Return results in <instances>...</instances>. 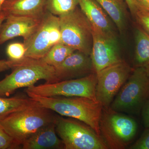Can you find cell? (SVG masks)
Masks as SVG:
<instances>
[{
  "label": "cell",
  "mask_w": 149,
  "mask_h": 149,
  "mask_svg": "<svg viewBox=\"0 0 149 149\" xmlns=\"http://www.w3.org/2000/svg\"><path fill=\"white\" fill-rule=\"evenodd\" d=\"M26 93L30 99L60 115L84 123L100 136V122L103 106L97 101L84 97H46Z\"/></svg>",
  "instance_id": "1"
},
{
  "label": "cell",
  "mask_w": 149,
  "mask_h": 149,
  "mask_svg": "<svg viewBox=\"0 0 149 149\" xmlns=\"http://www.w3.org/2000/svg\"><path fill=\"white\" fill-rule=\"evenodd\" d=\"M133 70L122 61L102 70L96 73V98L103 107H108L128 80Z\"/></svg>",
  "instance_id": "10"
},
{
  "label": "cell",
  "mask_w": 149,
  "mask_h": 149,
  "mask_svg": "<svg viewBox=\"0 0 149 149\" xmlns=\"http://www.w3.org/2000/svg\"><path fill=\"white\" fill-rule=\"evenodd\" d=\"M141 112L144 126L146 128H149V96L142 108Z\"/></svg>",
  "instance_id": "26"
},
{
  "label": "cell",
  "mask_w": 149,
  "mask_h": 149,
  "mask_svg": "<svg viewBox=\"0 0 149 149\" xmlns=\"http://www.w3.org/2000/svg\"><path fill=\"white\" fill-rule=\"evenodd\" d=\"M80 9L93 27L104 32L114 33L106 12L95 0H78Z\"/></svg>",
  "instance_id": "16"
},
{
  "label": "cell",
  "mask_w": 149,
  "mask_h": 149,
  "mask_svg": "<svg viewBox=\"0 0 149 149\" xmlns=\"http://www.w3.org/2000/svg\"><path fill=\"white\" fill-rule=\"evenodd\" d=\"M91 60L96 73L107 67L123 61L114 33L104 32L92 26Z\"/></svg>",
  "instance_id": "11"
},
{
  "label": "cell",
  "mask_w": 149,
  "mask_h": 149,
  "mask_svg": "<svg viewBox=\"0 0 149 149\" xmlns=\"http://www.w3.org/2000/svg\"><path fill=\"white\" fill-rule=\"evenodd\" d=\"M6 15L4 13L1 11V13H0V27L1 26L2 24H3V22L5 20Z\"/></svg>",
  "instance_id": "30"
},
{
  "label": "cell",
  "mask_w": 149,
  "mask_h": 149,
  "mask_svg": "<svg viewBox=\"0 0 149 149\" xmlns=\"http://www.w3.org/2000/svg\"><path fill=\"white\" fill-rule=\"evenodd\" d=\"M97 82V74L93 72L77 79L34 85L27 88L25 92L43 97H84L97 101L95 94Z\"/></svg>",
  "instance_id": "8"
},
{
  "label": "cell",
  "mask_w": 149,
  "mask_h": 149,
  "mask_svg": "<svg viewBox=\"0 0 149 149\" xmlns=\"http://www.w3.org/2000/svg\"><path fill=\"white\" fill-rule=\"evenodd\" d=\"M25 49L24 44L14 42L10 44L6 48V54L10 60L17 61L23 58L25 56Z\"/></svg>",
  "instance_id": "22"
},
{
  "label": "cell",
  "mask_w": 149,
  "mask_h": 149,
  "mask_svg": "<svg viewBox=\"0 0 149 149\" xmlns=\"http://www.w3.org/2000/svg\"><path fill=\"white\" fill-rule=\"evenodd\" d=\"M6 0H0V13L1 12L2 6Z\"/></svg>",
  "instance_id": "31"
},
{
  "label": "cell",
  "mask_w": 149,
  "mask_h": 149,
  "mask_svg": "<svg viewBox=\"0 0 149 149\" xmlns=\"http://www.w3.org/2000/svg\"><path fill=\"white\" fill-rule=\"evenodd\" d=\"M19 148L0 123V149H14Z\"/></svg>",
  "instance_id": "24"
},
{
  "label": "cell",
  "mask_w": 149,
  "mask_h": 149,
  "mask_svg": "<svg viewBox=\"0 0 149 149\" xmlns=\"http://www.w3.org/2000/svg\"><path fill=\"white\" fill-rule=\"evenodd\" d=\"M141 29L149 35V11L138 4L132 14Z\"/></svg>",
  "instance_id": "23"
},
{
  "label": "cell",
  "mask_w": 149,
  "mask_h": 149,
  "mask_svg": "<svg viewBox=\"0 0 149 149\" xmlns=\"http://www.w3.org/2000/svg\"><path fill=\"white\" fill-rule=\"evenodd\" d=\"M149 96V77L144 67H136L110 107L120 113L137 114Z\"/></svg>",
  "instance_id": "5"
},
{
  "label": "cell",
  "mask_w": 149,
  "mask_h": 149,
  "mask_svg": "<svg viewBox=\"0 0 149 149\" xmlns=\"http://www.w3.org/2000/svg\"><path fill=\"white\" fill-rule=\"evenodd\" d=\"M55 122L64 149H108L100 136L80 120L56 115Z\"/></svg>",
  "instance_id": "6"
},
{
  "label": "cell",
  "mask_w": 149,
  "mask_h": 149,
  "mask_svg": "<svg viewBox=\"0 0 149 149\" xmlns=\"http://www.w3.org/2000/svg\"><path fill=\"white\" fill-rule=\"evenodd\" d=\"M74 51V49L60 42L53 46L42 59L47 64L55 67Z\"/></svg>",
  "instance_id": "20"
},
{
  "label": "cell",
  "mask_w": 149,
  "mask_h": 149,
  "mask_svg": "<svg viewBox=\"0 0 149 149\" xmlns=\"http://www.w3.org/2000/svg\"><path fill=\"white\" fill-rule=\"evenodd\" d=\"M58 82L85 77L95 72L91 56L75 51L54 67Z\"/></svg>",
  "instance_id": "12"
},
{
  "label": "cell",
  "mask_w": 149,
  "mask_h": 149,
  "mask_svg": "<svg viewBox=\"0 0 149 149\" xmlns=\"http://www.w3.org/2000/svg\"><path fill=\"white\" fill-rule=\"evenodd\" d=\"M138 124L132 117L103 107L100 122V136L108 149L126 148L136 136Z\"/></svg>",
  "instance_id": "4"
},
{
  "label": "cell",
  "mask_w": 149,
  "mask_h": 149,
  "mask_svg": "<svg viewBox=\"0 0 149 149\" xmlns=\"http://www.w3.org/2000/svg\"><path fill=\"white\" fill-rule=\"evenodd\" d=\"M12 63V61L10 60H0V72L11 69Z\"/></svg>",
  "instance_id": "27"
},
{
  "label": "cell",
  "mask_w": 149,
  "mask_h": 149,
  "mask_svg": "<svg viewBox=\"0 0 149 149\" xmlns=\"http://www.w3.org/2000/svg\"><path fill=\"white\" fill-rule=\"evenodd\" d=\"M130 12L133 14L137 7V4L136 0H125Z\"/></svg>",
  "instance_id": "28"
},
{
  "label": "cell",
  "mask_w": 149,
  "mask_h": 149,
  "mask_svg": "<svg viewBox=\"0 0 149 149\" xmlns=\"http://www.w3.org/2000/svg\"><path fill=\"white\" fill-rule=\"evenodd\" d=\"M61 39L59 17L47 10L36 31L23 42L26 49L24 56L42 59L53 46L60 42Z\"/></svg>",
  "instance_id": "9"
},
{
  "label": "cell",
  "mask_w": 149,
  "mask_h": 149,
  "mask_svg": "<svg viewBox=\"0 0 149 149\" xmlns=\"http://www.w3.org/2000/svg\"><path fill=\"white\" fill-rule=\"evenodd\" d=\"M136 1L139 6L149 11V0H136Z\"/></svg>",
  "instance_id": "29"
},
{
  "label": "cell",
  "mask_w": 149,
  "mask_h": 149,
  "mask_svg": "<svg viewBox=\"0 0 149 149\" xmlns=\"http://www.w3.org/2000/svg\"><path fill=\"white\" fill-rule=\"evenodd\" d=\"M135 62L136 67L149 65V35L143 29H136L135 33Z\"/></svg>",
  "instance_id": "18"
},
{
  "label": "cell",
  "mask_w": 149,
  "mask_h": 149,
  "mask_svg": "<svg viewBox=\"0 0 149 149\" xmlns=\"http://www.w3.org/2000/svg\"><path fill=\"white\" fill-rule=\"evenodd\" d=\"M47 0H6L1 11L6 15L41 17L47 12Z\"/></svg>",
  "instance_id": "15"
},
{
  "label": "cell",
  "mask_w": 149,
  "mask_h": 149,
  "mask_svg": "<svg viewBox=\"0 0 149 149\" xmlns=\"http://www.w3.org/2000/svg\"><path fill=\"white\" fill-rule=\"evenodd\" d=\"M61 42L91 56L93 47L92 25L80 9L59 17Z\"/></svg>",
  "instance_id": "7"
},
{
  "label": "cell",
  "mask_w": 149,
  "mask_h": 149,
  "mask_svg": "<svg viewBox=\"0 0 149 149\" xmlns=\"http://www.w3.org/2000/svg\"><path fill=\"white\" fill-rule=\"evenodd\" d=\"M129 149H149V128H147L140 138Z\"/></svg>",
  "instance_id": "25"
},
{
  "label": "cell",
  "mask_w": 149,
  "mask_h": 149,
  "mask_svg": "<svg viewBox=\"0 0 149 149\" xmlns=\"http://www.w3.org/2000/svg\"><path fill=\"white\" fill-rule=\"evenodd\" d=\"M79 5L78 0H47L46 9L57 16L71 12Z\"/></svg>",
  "instance_id": "21"
},
{
  "label": "cell",
  "mask_w": 149,
  "mask_h": 149,
  "mask_svg": "<svg viewBox=\"0 0 149 149\" xmlns=\"http://www.w3.org/2000/svg\"><path fill=\"white\" fill-rule=\"evenodd\" d=\"M144 67L145 68V69H146L147 75H148V76L149 77V65H147V66Z\"/></svg>",
  "instance_id": "32"
},
{
  "label": "cell",
  "mask_w": 149,
  "mask_h": 149,
  "mask_svg": "<svg viewBox=\"0 0 149 149\" xmlns=\"http://www.w3.org/2000/svg\"><path fill=\"white\" fill-rule=\"evenodd\" d=\"M35 101L30 98L14 97L10 98L0 97V120L11 113L28 107Z\"/></svg>",
  "instance_id": "19"
},
{
  "label": "cell",
  "mask_w": 149,
  "mask_h": 149,
  "mask_svg": "<svg viewBox=\"0 0 149 149\" xmlns=\"http://www.w3.org/2000/svg\"><path fill=\"white\" fill-rule=\"evenodd\" d=\"M22 147L23 149H64L56 132L55 121L39 129L24 141Z\"/></svg>",
  "instance_id": "14"
},
{
  "label": "cell",
  "mask_w": 149,
  "mask_h": 149,
  "mask_svg": "<svg viewBox=\"0 0 149 149\" xmlns=\"http://www.w3.org/2000/svg\"><path fill=\"white\" fill-rule=\"evenodd\" d=\"M43 17L6 15L0 27V45L17 37H23L24 41L27 40L39 27Z\"/></svg>",
  "instance_id": "13"
},
{
  "label": "cell",
  "mask_w": 149,
  "mask_h": 149,
  "mask_svg": "<svg viewBox=\"0 0 149 149\" xmlns=\"http://www.w3.org/2000/svg\"><path fill=\"white\" fill-rule=\"evenodd\" d=\"M12 62L11 72L0 81V97H8L17 89L31 87L40 80H45L46 83L58 82L54 67L42 59L24 56Z\"/></svg>",
  "instance_id": "2"
},
{
  "label": "cell",
  "mask_w": 149,
  "mask_h": 149,
  "mask_svg": "<svg viewBox=\"0 0 149 149\" xmlns=\"http://www.w3.org/2000/svg\"><path fill=\"white\" fill-rule=\"evenodd\" d=\"M111 18L120 33L127 24V12L125 0H95Z\"/></svg>",
  "instance_id": "17"
},
{
  "label": "cell",
  "mask_w": 149,
  "mask_h": 149,
  "mask_svg": "<svg viewBox=\"0 0 149 149\" xmlns=\"http://www.w3.org/2000/svg\"><path fill=\"white\" fill-rule=\"evenodd\" d=\"M56 116L53 111L35 101L28 107L0 120V123L20 148L40 128L54 122Z\"/></svg>",
  "instance_id": "3"
}]
</instances>
